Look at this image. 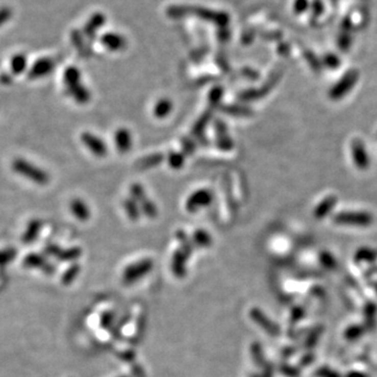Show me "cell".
Wrapping results in <instances>:
<instances>
[{
    "label": "cell",
    "instance_id": "obj_1",
    "mask_svg": "<svg viewBox=\"0 0 377 377\" xmlns=\"http://www.w3.org/2000/svg\"><path fill=\"white\" fill-rule=\"evenodd\" d=\"M332 220L341 225L367 228L373 223V216L368 212H340L333 216Z\"/></svg>",
    "mask_w": 377,
    "mask_h": 377
},
{
    "label": "cell",
    "instance_id": "obj_2",
    "mask_svg": "<svg viewBox=\"0 0 377 377\" xmlns=\"http://www.w3.org/2000/svg\"><path fill=\"white\" fill-rule=\"evenodd\" d=\"M13 169L17 173L27 177L28 180L39 185H45L49 181V177L45 171L39 169L37 166L27 161H23L22 158H18L13 163Z\"/></svg>",
    "mask_w": 377,
    "mask_h": 377
},
{
    "label": "cell",
    "instance_id": "obj_3",
    "mask_svg": "<svg viewBox=\"0 0 377 377\" xmlns=\"http://www.w3.org/2000/svg\"><path fill=\"white\" fill-rule=\"evenodd\" d=\"M360 79V72L357 69L348 70L339 81H337L330 89L329 96L334 101L346 96L350 90L355 86Z\"/></svg>",
    "mask_w": 377,
    "mask_h": 377
},
{
    "label": "cell",
    "instance_id": "obj_4",
    "mask_svg": "<svg viewBox=\"0 0 377 377\" xmlns=\"http://www.w3.org/2000/svg\"><path fill=\"white\" fill-rule=\"evenodd\" d=\"M152 268L153 261L150 259H145L131 264L123 272V282L128 285L132 284L142 279L150 270H152Z\"/></svg>",
    "mask_w": 377,
    "mask_h": 377
},
{
    "label": "cell",
    "instance_id": "obj_5",
    "mask_svg": "<svg viewBox=\"0 0 377 377\" xmlns=\"http://www.w3.org/2000/svg\"><path fill=\"white\" fill-rule=\"evenodd\" d=\"M250 319L258 325L260 326L266 333L271 336H279L281 334L280 326L272 322L269 317L259 308H253L249 311Z\"/></svg>",
    "mask_w": 377,
    "mask_h": 377
},
{
    "label": "cell",
    "instance_id": "obj_6",
    "mask_svg": "<svg viewBox=\"0 0 377 377\" xmlns=\"http://www.w3.org/2000/svg\"><path fill=\"white\" fill-rule=\"evenodd\" d=\"M351 154L353 162L359 170L365 171L370 166V157L367 153L364 143L360 140H354L351 144Z\"/></svg>",
    "mask_w": 377,
    "mask_h": 377
},
{
    "label": "cell",
    "instance_id": "obj_7",
    "mask_svg": "<svg viewBox=\"0 0 377 377\" xmlns=\"http://www.w3.org/2000/svg\"><path fill=\"white\" fill-rule=\"evenodd\" d=\"M212 194L208 190H198L193 193L189 198L186 204V208L189 212L195 213L199 209L209 206L212 203Z\"/></svg>",
    "mask_w": 377,
    "mask_h": 377
},
{
    "label": "cell",
    "instance_id": "obj_8",
    "mask_svg": "<svg viewBox=\"0 0 377 377\" xmlns=\"http://www.w3.org/2000/svg\"><path fill=\"white\" fill-rule=\"evenodd\" d=\"M81 140L83 144L90 150L91 153H93L96 156H105L107 153V147L105 143L100 140L97 136L89 133L84 132L81 135Z\"/></svg>",
    "mask_w": 377,
    "mask_h": 377
},
{
    "label": "cell",
    "instance_id": "obj_9",
    "mask_svg": "<svg viewBox=\"0 0 377 377\" xmlns=\"http://www.w3.org/2000/svg\"><path fill=\"white\" fill-rule=\"evenodd\" d=\"M189 258L183 253V250L180 248L177 249L172 258V271L175 277L178 279H184L187 274V267L186 263Z\"/></svg>",
    "mask_w": 377,
    "mask_h": 377
},
{
    "label": "cell",
    "instance_id": "obj_10",
    "mask_svg": "<svg viewBox=\"0 0 377 377\" xmlns=\"http://www.w3.org/2000/svg\"><path fill=\"white\" fill-rule=\"evenodd\" d=\"M337 204V197L330 195L325 197L324 199L317 205L313 211V215L316 218V219H324L325 217H327L333 210V208L336 206Z\"/></svg>",
    "mask_w": 377,
    "mask_h": 377
},
{
    "label": "cell",
    "instance_id": "obj_11",
    "mask_svg": "<svg viewBox=\"0 0 377 377\" xmlns=\"http://www.w3.org/2000/svg\"><path fill=\"white\" fill-rule=\"evenodd\" d=\"M114 142L117 150L121 153L128 152L132 146V138L129 130L125 128L118 129L114 134Z\"/></svg>",
    "mask_w": 377,
    "mask_h": 377
},
{
    "label": "cell",
    "instance_id": "obj_12",
    "mask_svg": "<svg viewBox=\"0 0 377 377\" xmlns=\"http://www.w3.org/2000/svg\"><path fill=\"white\" fill-rule=\"evenodd\" d=\"M216 131H217V142L218 146H219L223 150H230L233 148V142L231 137L228 135L227 127L222 122H217L216 123Z\"/></svg>",
    "mask_w": 377,
    "mask_h": 377
},
{
    "label": "cell",
    "instance_id": "obj_13",
    "mask_svg": "<svg viewBox=\"0 0 377 377\" xmlns=\"http://www.w3.org/2000/svg\"><path fill=\"white\" fill-rule=\"evenodd\" d=\"M365 327L368 330H373L376 326L377 319V305L373 302H368L364 307Z\"/></svg>",
    "mask_w": 377,
    "mask_h": 377
},
{
    "label": "cell",
    "instance_id": "obj_14",
    "mask_svg": "<svg viewBox=\"0 0 377 377\" xmlns=\"http://www.w3.org/2000/svg\"><path fill=\"white\" fill-rule=\"evenodd\" d=\"M70 209H71L72 214L78 218L79 220L86 221V220H88V218L90 217V212H89V209H88L87 205L84 202H82L81 199L72 200V203L70 205Z\"/></svg>",
    "mask_w": 377,
    "mask_h": 377
},
{
    "label": "cell",
    "instance_id": "obj_15",
    "mask_svg": "<svg viewBox=\"0 0 377 377\" xmlns=\"http://www.w3.org/2000/svg\"><path fill=\"white\" fill-rule=\"evenodd\" d=\"M377 259V252L370 247L364 246L356 250L354 255V260L356 263H372Z\"/></svg>",
    "mask_w": 377,
    "mask_h": 377
},
{
    "label": "cell",
    "instance_id": "obj_16",
    "mask_svg": "<svg viewBox=\"0 0 377 377\" xmlns=\"http://www.w3.org/2000/svg\"><path fill=\"white\" fill-rule=\"evenodd\" d=\"M68 92L73 96V98L78 103H81V104L87 103L90 98V94L88 90L84 86H82L81 83L69 86Z\"/></svg>",
    "mask_w": 377,
    "mask_h": 377
},
{
    "label": "cell",
    "instance_id": "obj_17",
    "mask_svg": "<svg viewBox=\"0 0 377 377\" xmlns=\"http://www.w3.org/2000/svg\"><path fill=\"white\" fill-rule=\"evenodd\" d=\"M323 332H324V326L323 325H316V326H314L310 330V332L308 333V335L306 337L305 344H304L305 348L308 349V350L313 349L316 346L317 342H319V340L321 339V336H322Z\"/></svg>",
    "mask_w": 377,
    "mask_h": 377
},
{
    "label": "cell",
    "instance_id": "obj_18",
    "mask_svg": "<svg viewBox=\"0 0 377 377\" xmlns=\"http://www.w3.org/2000/svg\"><path fill=\"white\" fill-rule=\"evenodd\" d=\"M366 330H367L366 327L363 325H359V324L350 325L344 331V337L349 342H354V341L361 339V337L364 335V333L366 332Z\"/></svg>",
    "mask_w": 377,
    "mask_h": 377
},
{
    "label": "cell",
    "instance_id": "obj_19",
    "mask_svg": "<svg viewBox=\"0 0 377 377\" xmlns=\"http://www.w3.org/2000/svg\"><path fill=\"white\" fill-rule=\"evenodd\" d=\"M164 161V155L160 154V153H155L152 155H148L142 160L138 161L136 163V167L138 169H148L154 166H157L158 164H161Z\"/></svg>",
    "mask_w": 377,
    "mask_h": 377
},
{
    "label": "cell",
    "instance_id": "obj_20",
    "mask_svg": "<svg viewBox=\"0 0 377 377\" xmlns=\"http://www.w3.org/2000/svg\"><path fill=\"white\" fill-rule=\"evenodd\" d=\"M250 354L253 357L254 363L258 366V367H264V365L266 364L265 361V356H264V352L262 349V346L260 343L255 342L250 345Z\"/></svg>",
    "mask_w": 377,
    "mask_h": 377
},
{
    "label": "cell",
    "instance_id": "obj_21",
    "mask_svg": "<svg viewBox=\"0 0 377 377\" xmlns=\"http://www.w3.org/2000/svg\"><path fill=\"white\" fill-rule=\"evenodd\" d=\"M193 243L198 247H209L212 244L211 236L204 230H198L193 235Z\"/></svg>",
    "mask_w": 377,
    "mask_h": 377
},
{
    "label": "cell",
    "instance_id": "obj_22",
    "mask_svg": "<svg viewBox=\"0 0 377 377\" xmlns=\"http://www.w3.org/2000/svg\"><path fill=\"white\" fill-rule=\"evenodd\" d=\"M172 103L168 98H162L154 106V114L158 118H164L172 111Z\"/></svg>",
    "mask_w": 377,
    "mask_h": 377
},
{
    "label": "cell",
    "instance_id": "obj_23",
    "mask_svg": "<svg viewBox=\"0 0 377 377\" xmlns=\"http://www.w3.org/2000/svg\"><path fill=\"white\" fill-rule=\"evenodd\" d=\"M103 43L104 45H106L109 49H113V51H117L121 49L125 46V41L124 39L117 35H112L109 34L107 36H105L103 38Z\"/></svg>",
    "mask_w": 377,
    "mask_h": 377
},
{
    "label": "cell",
    "instance_id": "obj_24",
    "mask_svg": "<svg viewBox=\"0 0 377 377\" xmlns=\"http://www.w3.org/2000/svg\"><path fill=\"white\" fill-rule=\"evenodd\" d=\"M319 261L321 265L328 269V270H334L337 267L336 259L333 257V255L327 250H323L319 255Z\"/></svg>",
    "mask_w": 377,
    "mask_h": 377
},
{
    "label": "cell",
    "instance_id": "obj_25",
    "mask_svg": "<svg viewBox=\"0 0 377 377\" xmlns=\"http://www.w3.org/2000/svg\"><path fill=\"white\" fill-rule=\"evenodd\" d=\"M177 239L180 240V242H181V245H182L181 249L189 258L192 255L193 249H194V246H195L194 243H193V241L190 240L189 238H188V236L184 232H182V231H180V232L177 233Z\"/></svg>",
    "mask_w": 377,
    "mask_h": 377
},
{
    "label": "cell",
    "instance_id": "obj_26",
    "mask_svg": "<svg viewBox=\"0 0 377 377\" xmlns=\"http://www.w3.org/2000/svg\"><path fill=\"white\" fill-rule=\"evenodd\" d=\"M124 207H125L126 213L128 214V216H129V218L131 220L136 221L138 218H140V215H141L140 208H138V204L133 199V198H130V199L125 200Z\"/></svg>",
    "mask_w": 377,
    "mask_h": 377
},
{
    "label": "cell",
    "instance_id": "obj_27",
    "mask_svg": "<svg viewBox=\"0 0 377 377\" xmlns=\"http://www.w3.org/2000/svg\"><path fill=\"white\" fill-rule=\"evenodd\" d=\"M53 69V64L47 61V60H43V61H40L38 62L36 64V66L33 68L31 74L32 77H43L44 74L48 73L51 70Z\"/></svg>",
    "mask_w": 377,
    "mask_h": 377
},
{
    "label": "cell",
    "instance_id": "obj_28",
    "mask_svg": "<svg viewBox=\"0 0 377 377\" xmlns=\"http://www.w3.org/2000/svg\"><path fill=\"white\" fill-rule=\"evenodd\" d=\"M138 206H141L142 211H143V213L146 216H148L150 218L156 217V215H157V208H156V206L150 199H148L147 196L144 198V199H142L140 203H138Z\"/></svg>",
    "mask_w": 377,
    "mask_h": 377
},
{
    "label": "cell",
    "instance_id": "obj_29",
    "mask_svg": "<svg viewBox=\"0 0 377 377\" xmlns=\"http://www.w3.org/2000/svg\"><path fill=\"white\" fill-rule=\"evenodd\" d=\"M322 64L330 69H337L341 65L340 58L334 54H327L322 59Z\"/></svg>",
    "mask_w": 377,
    "mask_h": 377
},
{
    "label": "cell",
    "instance_id": "obj_30",
    "mask_svg": "<svg viewBox=\"0 0 377 377\" xmlns=\"http://www.w3.org/2000/svg\"><path fill=\"white\" fill-rule=\"evenodd\" d=\"M305 58L307 62L309 63L311 69L315 72H320L322 69V62L316 58V56L311 51L305 52Z\"/></svg>",
    "mask_w": 377,
    "mask_h": 377
},
{
    "label": "cell",
    "instance_id": "obj_31",
    "mask_svg": "<svg viewBox=\"0 0 377 377\" xmlns=\"http://www.w3.org/2000/svg\"><path fill=\"white\" fill-rule=\"evenodd\" d=\"M184 163H185V158L183 154L178 153V152H171L169 154V164L174 169L182 168Z\"/></svg>",
    "mask_w": 377,
    "mask_h": 377
},
{
    "label": "cell",
    "instance_id": "obj_32",
    "mask_svg": "<svg viewBox=\"0 0 377 377\" xmlns=\"http://www.w3.org/2000/svg\"><path fill=\"white\" fill-rule=\"evenodd\" d=\"M351 35L350 33H346V32H342L339 36V39H337V44H339L340 48L343 52H347L350 46H351Z\"/></svg>",
    "mask_w": 377,
    "mask_h": 377
},
{
    "label": "cell",
    "instance_id": "obj_33",
    "mask_svg": "<svg viewBox=\"0 0 377 377\" xmlns=\"http://www.w3.org/2000/svg\"><path fill=\"white\" fill-rule=\"evenodd\" d=\"M279 370L286 377H300V375H301L300 369H297L296 367H293V366H290V365H287V364L281 365Z\"/></svg>",
    "mask_w": 377,
    "mask_h": 377
},
{
    "label": "cell",
    "instance_id": "obj_34",
    "mask_svg": "<svg viewBox=\"0 0 377 377\" xmlns=\"http://www.w3.org/2000/svg\"><path fill=\"white\" fill-rule=\"evenodd\" d=\"M305 313L306 311L302 306H294L290 311V322L292 324L300 322L301 320H303Z\"/></svg>",
    "mask_w": 377,
    "mask_h": 377
},
{
    "label": "cell",
    "instance_id": "obj_35",
    "mask_svg": "<svg viewBox=\"0 0 377 377\" xmlns=\"http://www.w3.org/2000/svg\"><path fill=\"white\" fill-rule=\"evenodd\" d=\"M315 377H342L339 372L332 370L330 367L323 366L317 369L314 373Z\"/></svg>",
    "mask_w": 377,
    "mask_h": 377
},
{
    "label": "cell",
    "instance_id": "obj_36",
    "mask_svg": "<svg viewBox=\"0 0 377 377\" xmlns=\"http://www.w3.org/2000/svg\"><path fill=\"white\" fill-rule=\"evenodd\" d=\"M58 255L60 256L61 259H63L64 261L67 260H74L77 259L78 257L81 256V249L80 248H71L69 250H65V252H61L58 253Z\"/></svg>",
    "mask_w": 377,
    "mask_h": 377
},
{
    "label": "cell",
    "instance_id": "obj_37",
    "mask_svg": "<svg viewBox=\"0 0 377 377\" xmlns=\"http://www.w3.org/2000/svg\"><path fill=\"white\" fill-rule=\"evenodd\" d=\"M79 271H80V266H79L78 264H74L72 265L65 273H64V277H63V282L65 284H69L70 282L73 281L74 278L78 275Z\"/></svg>",
    "mask_w": 377,
    "mask_h": 377
},
{
    "label": "cell",
    "instance_id": "obj_38",
    "mask_svg": "<svg viewBox=\"0 0 377 377\" xmlns=\"http://www.w3.org/2000/svg\"><path fill=\"white\" fill-rule=\"evenodd\" d=\"M211 117V114L209 113H206L199 121H198L194 127V133L195 135H200V133L204 132L206 126H207V123L209 121V118Z\"/></svg>",
    "mask_w": 377,
    "mask_h": 377
},
{
    "label": "cell",
    "instance_id": "obj_39",
    "mask_svg": "<svg viewBox=\"0 0 377 377\" xmlns=\"http://www.w3.org/2000/svg\"><path fill=\"white\" fill-rule=\"evenodd\" d=\"M309 8L308 0H295L293 4V11L295 14L300 15L305 13Z\"/></svg>",
    "mask_w": 377,
    "mask_h": 377
},
{
    "label": "cell",
    "instance_id": "obj_40",
    "mask_svg": "<svg viewBox=\"0 0 377 377\" xmlns=\"http://www.w3.org/2000/svg\"><path fill=\"white\" fill-rule=\"evenodd\" d=\"M117 357L123 362L126 363H131L135 360V352H133L132 350H125V351H120L117 354Z\"/></svg>",
    "mask_w": 377,
    "mask_h": 377
},
{
    "label": "cell",
    "instance_id": "obj_41",
    "mask_svg": "<svg viewBox=\"0 0 377 377\" xmlns=\"http://www.w3.org/2000/svg\"><path fill=\"white\" fill-rule=\"evenodd\" d=\"M114 320V314L111 311L104 312L101 317V325L103 328H109Z\"/></svg>",
    "mask_w": 377,
    "mask_h": 377
},
{
    "label": "cell",
    "instance_id": "obj_42",
    "mask_svg": "<svg viewBox=\"0 0 377 377\" xmlns=\"http://www.w3.org/2000/svg\"><path fill=\"white\" fill-rule=\"evenodd\" d=\"M312 7V13H313V16L315 18H319L323 12H324V5L322 3V0H313V3L311 5Z\"/></svg>",
    "mask_w": 377,
    "mask_h": 377
},
{
    "label": "cell",
    "instance_id": "obj_43",
    "mask_svg": "<svg viewBox=\"0 0 377 377\" xmlns=\"http://www.w3.org/2000/svg\"><path fill=\"white\" fill-rule=\"evenodd\" d=\"M222 92H223V90L220 87L214 88L211 91V93H210V101H211V103L212 104H218V103H219L220 98L222 96Z\"/></svg>",
    "mask_w": 377,
    "mask_h": 377
},
{
    "label": "cell",
    "instance_id": "obj_44",
    "mask_svg": "<svg viewBox=\"0 0 377 377\" xmlns=\"http://www.w3.org/2000/svg\"><path fill=\"white\" fill-rule=\"evenodd\" d=\"M224 111L229 112V113H232V114H236V115H248V114H250V111L247 108L236 107V106L227 107Z\"/></svg>",
    "mask_w": 377,
    "mask_h": 377
},
{
    "label": "cell",
    "instance_id": "obj_45",
    "mask_svg": "<svg viewBox=\"0 0 377 377\" xmlns=\"http://www.w3.org/2000/svg\"><path fill=\"white\" fill-rule=\"evenodd\" d=\"M26 66V61L22 57H17L13 62V68L15 72H21Z\"/></svg>",
    "mask_w": 377,
    "mask_h": 377
},
{
    "label": "cell",
    "instance_id": "obj_46",
    "mask_svg": "<svg viewBox=\"0 0 377 377\" xmlns=\"http://www.w3.org/2000/svg\"><path fill=\"white\" fill-rule=\"evenodd\" d=\"M314 359H315V356H314V354L312 352H307L306 354H304L302 356L300 365L302 367H307V366L311 365L314 362Z\"/></svg>",
    "mask_w": 377,
    "mask_h": 377
},
{
    "label": "cell",
    "instance_id": "obj_47",
    "mask_svg": "<svg viewBox=\"0 0 377 377\" xmlns=\"http://www.w3.org/2000/svg\"><path fill=\"white\" fill-rule=\"evenodd\" d=\"M183 148H184V151L187 153V154H192L193 152H194V150H195V145H194V143L191 141V140H189V138L188 137H186V138H184V141H183Z\"/></svg>",
    "mask_w": 377,
    "mask_h": 377
},
{
    "label": "cell",
    "instance_id": "obj_48",
    "mask_svg": "<svg viewBox=\"0 0 377 377\" xmlns=\"http://www.w3.org/2000/svg\"><path fill=\"white\" fill-rule=\"evenodd\" d=\"M131 372H132V375L134 377H146L145 371L140 365H133L132 369H131Z\"/></svg>",
    "mask_w": 377,
    "mask_h": 377
},
{
    "label": "cell",
    "instance_id": "obj_49",
    "mask_svg": "<svg viewBox=\"0 0 377 377\" xmlns=\"http://www.w3.org/2000/svg\"><path fill=\"white\" fill-rule=\"evenodd\" d=\"M261 377H273V367L271 366V364L266 363L264 365Z\"/></svg>",
    "mask_w": 377,
    "mask_h": 377
},
{
    "label": "cell",
    "instance_id": "obj_50",
    "mask_svg": "<svg viewBox=\"0 0 377 377\" xmlns=\"http://www.w3.org/2000/svg\"><path fill=\"white\" fill-rule=\"evenodd\" d=\"M345 377H367V375L359 371H351Z\"/></svg>",
    "mask_w": 377,
    "mask_h": 377
},
{
    "label": "cell",
    "instance_id": "obj_51",
    "mask_svg": "<svg viewBox=\"0 0 377 377\" xmlns=\"http://www.w3.org/2000/svg\"><path fill=\"white\" fill-rule=\"evenodd\" d=\"M292 353H294V349H292V348H286V349H284V351H283V356H285V357H289Z\"/></svg>",
    "mask_w": 377,
    "mask_h": 377
},
{
    "label": "cell",
    "instance_id": "obj_52",
    "mask_svg": "<svg viewBox=\"0 0 377 377\" xmlns=\"http://www.w3.org/2000/svg\"><path fill=\"white\" fill-rule=\"evenodd\" d=\"M373 287H374V289H375V291H376V293H377V282H375V283H374Z\"/></svg>",
    "mask_w": 377,
    "mask_h": 377
},
{
    "label": "cell",
    "instance_id": "obj_53",
    "mask_svg": "<svg viewBox=\"0 0 377 377\" xmlns=\"http://www.w3.org/2000/svg\"><path fill=\"white\" fill-rule=\"evenodd\" d=\"M250 377H261L260 375H258V374H253Z\"/></svg>",
    "mask_w": 377,
    "mask_h": 377
},
{
    "label": "cell",
    "instance_id": "obj_54",
    "mask_svg": "<svg viewBox=\"0 0 377 377\" xmlns=\"http://www.w3.org/2000/svg\"><path fill=\"white\" fill-rule=\"evenodd\" d=\"M121 377H129V376H121Z\"/></svg>",
    "mask_w": 377,
    "mask_h": 377
}]
</instances>
